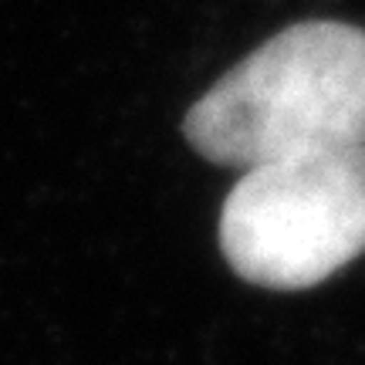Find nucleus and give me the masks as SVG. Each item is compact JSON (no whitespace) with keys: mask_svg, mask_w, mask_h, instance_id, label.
Wrapping results in <instances>:
<instances>
[{"mask_svg":"<svg viewBox=\"0 0 365 365\" xmlns=\"http://www.w3.org/2000/svg\"><path fill=\"white\" fill-rule=\"evenodd\" d=\"M182 135L237 170L365 145V31L341 21L284 27L186 112Z\"/></svg>","mask_w":365,"mask_h":365,"instance_id":"nucleus-1","label":"nucleus"},{"mask_svg":"<svg viewBox=\"0 0 365 365\" xmlns=\"http://www.w3.org/2000/svg\"><path fill=\"white\" fill-rule=\"evenodd\" d=\"M230 271L267 291H304L365 254V145L254 166L220 213Z\"/></svg>","mask_w":365,"mask_h":365,"instance_id":"nucleus-2","label":"nucleus"}]
</instances>
